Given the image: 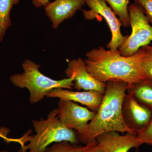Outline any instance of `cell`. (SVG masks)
Listing matches in <instances>:
<instances>
[{
    "instance_id": "5",
    "label": "cell",
    "mask_w": 152,
    "mask_h": 152,
    "mask_svg": "<svg viewBox=\"0 0 152 152\" xmlns=\"http://www.w3.org/2000/svg\"><path fill=\"white\" fill-rule=\"evenodd\" d=\"M128 11L132 33L130 35H128L118 50L125 57L133 56L140 49L149 45L152 41V26L143 9L134 3L129 6Z\"/></svg>"
},
{
    "instance_id": "19",
    "label": "cell",
    "mask_w": 152,
    "mask_h": 152,
    "mask_svg": "<svg viewBox=\"0 0 152 152\" xmlns=\"http://www.w3.org/2000/svg\"><path fill=\"white\" fill-rule=\"evenodd\" d=\"M135 3L143 9L150 23H152V0H134Z\"/></svg>"
},
{
    "instance_id": "9",
    "label": "cell",
    "mask_w": 152,
    "mask_h": 152,
    "mask_svg": "<svg viewBox=\"0 0 152 152\" xmlns=\"http://www.w3.org/2000/svg\"><path fill=\"white\" fill-rule=\"evenodd\" d=\"M65 74L67 78L74 79L73 88L77 91H95L104 95L106 83L99 81L89 73L85 60L79 58L68 64Z\"/></svg>"
},
{
    "instance_id": "10",
    "label": "cell",
    "mask_w": 152,
    "mask_h": 152,
    "mask_svg": "<svg viewBox=\"0 0 152 152\" xmlns=\"http://www.w3.org/2000/svg\"><path fill=\"white\" fill-rule=\"evenodd\" d=\"M96 140L104 152H129L132 148L138 151L142 145L137 135L127 133L121 135L116 132L101 134Z\"/></svg>"
},
{
    "instance_id": "6",
    "label": "cell",
    "mask_w": 152,
    "mask_h": 152,
    "mask_svg": "<svg viewBox=\"0 0 152 152\" xmlns=\"http://www.w3.org/2000/svg\"><path fill=\"white\" fill-rule=\"evenodd\" d=\"M90 10H83L85 18L92 20L101 16L105 20L112 34L111 41L107 45L109 50H116L127 38L128 35L123 36L121 31L122 26L121 22L118 18L110 7L107 5L104 0H86Z\"/></svg>"
},
{
    "instance_id": "4",
    "label": "cell",
    "mask_w": 152,
    "mask_h": 152,
    "mask_svg": "<svg viewBox=\"0 0 152 152\" xmlns=\"http://www.w3.org/2000/svg\"><path fill=\"white\" fill-rule=\"evenodd\" d=\"M23 72L10 77L13 85L20 88H26L30 94V103L34 104L43 99L48 93L57 88L72 90L74 79L67 78L55 80L44 75L39 70L40 65L31 60L26 59L22 64Z\"/></svg>"
},
{
    "instance_id": "23",
    "label": "cell",
    "mask_w": 152,
    "mask_h": 152,
    "mask_svg": "<svg viewBox=\"0 0 152 152\" xmlns=\"http://www.w3.org/2000/svg\"><path fill=\"white\" fill-rule=\"evenodd\" d=\"M0 152H9L8 151L4 150V151H0Z\"/></svg>"
},
{
    "instance_id": "14",
    "label": "cell",
    "mask_w": 152,
    "mask_h": 152,
    "mask_svg": "<svg viewBox=\"0 0 152 152\" xmlns=\"http://www.w3.org/2000/svg\"><path fill=\"white\" fill-rule=\"evenodd\" d=\"M20 0H0V42L3 40L7 29L12 26L10 12Z\"/></svg>"
},
{
    "instance_id": "22",
    "label": "cell",
    "mask_w": 152,
    "mask_h": 152,
    "mask_svg": "<svg viewBox=\"0 0 152 152\" xmlns=\"http://www.w3.org/2000/svg\"><path fill=\"white\" fill-rule=\"evenodd\" d=\"M8 131L5 128L4 129H0V137L4 138H6V136L7 134Z\"/></svg>"
},
{
    "instance_id": "1",
    "label": "cell",
    "mask_w": 152,
    "mask_h": 152,
    "mask_svg": "<svg viewBox=\"0 0 152 152\" xmlns=\"http://www.w3.org/2000/svg\"><path fill=\"white\" fill-rule=\"evenodd\" d=\"M105 92L96 115L84 134L77 135L80 143L85 145L96 140L98 136L110 132L136 134L126 125L122 112L123 99L128 83L111 80L106 83Z\"/></svg>"
},
{
    "instance_id": "20",
    "label": "cell",
    "mask_w": 152,
    "mask_h": 152,
    "mask_svg": "<svg viewBox=\"0 0 152 152\" xmlns=\"http://www.w3.org/2000/svg\"><path fill=\"white\" fill-rule=\"evenodd\" d=\"M80 152H104L102 148L97 143L96 140L85 145L84 148Z\"/></svg>"
},
{
    "instance_id": "15",
    "label": "cell",
    "mask_w": 152,
    "mask_h": 152,
    "mask_svg": "<svg viewBox=\"0 0 152 152\" xmlns=\"http://www.w3.org/2000/svg\"><path fill=\"white\" fill-rule=\"evenodd\" d=\"M110 6L111 9L121 22L124 27H128L130 24L129 7V0H104Z\"/></svg>"
},
{
    "instance_id": "17",
    "label": "cell",
    "mask_w": 152,
    "mask_h": 152,
    "mask_svg": "<svg viewBox=\"0 0 152 152\" xmlns=\"http://www.w3.org/2000/svg\"><path fill=\"white\" fill-rule=\"evenodd\" d=\"M84 146L71 143L67 141L56 143L51 147H48L45 152H80Z\"/></svg>"
},
{
    "instance_id": "7",
    "label": "cell",
    "mask_w": 152,
    "mask_h": 152,
    "mask_svg": "<svg viewBox=\"0 0 152 152\" xmlns=\"http://www.w3.org/2000/svg\"><path fill=\"white\" fill-rule=\"evenodd\" d=\"M57 109L60 121L68 128L75 131L77 135L86 131L89 124L96 114L71 101L59 100Z\"/></svg>"
},
{
    "instance_id": "11",
    "label": "cell",
    "mask_w": 152,
    "mask_h": 152,
    "mask_svg": "<svg viewBox=\"0 0 152 152\" xmlns=\"http://www.w3.org/2000/svg\"><path fill=\"white\" fill-rule=\"evenodd\" d=\"M85 4L86 0H55L44 7L46 15L56 29L63 21L74 17L77 11L82 10Z\"/></svg>"
},
{
    "instance_id": "13",
    "label": "cell",
    "mask_w": 152,
    "mask_h": 152,
    "mask_svg": "<svg viewBox=\"0 0 152 152\" xmlns=\"http://www.w3.org/2000/svg\"><path fill=\"white\" fill-rule=\"evenodd\" d=\"M127 94L139 103L152 110V80L144 78L138 81L128 84Z\"/></svg>"
},
{
    "instance_id": "2",
    "label": "cell",
    "mask_w": 152,
    "mask_h": 152,
    "mask_svg": "<svg viewBox=\"0 0 152 152\" xmlns=\"http://www.w3.org/2000/svg\"><path fill=\"white\" fill-rule=\"evenodd\" d=\"M86 56L87 71L99 81L106 83L118 80L131 84L145 78L138 52L131 56L125 57L118 50H106L99 47L87 52Z\"/></svg>"
},
{
    "instance_id": "18",
    "label": "cell",
    "mask_w": 152,
    "mask_h": 152,
    "mask_svg": "<svg viewBox=\"0 0 152 152\" xmlns=\"http://www.w3.org/2000/svg\"><path fill=\"white\" fill-rule=\"evenodd\" d=\"M137 135L142 144L152 145V120L146 128Z\"/></svg>"
},
{
    "instance_id": "12",
    "label": "cell",
    "mask_w": 152,
    "mask_h": 152,
    "mask_svg": "<svg viewBox=\"0 0 152 152\" xmlns=\"http://www.w3.org/2000/svg\"><path fill=\"white\" fill-rule=\"evenodd\" d=\"M103 97V94L95 91H73L62 88H57L48 93L46 97L58 98L59 100L78 102L96 113L100 105Z\"/></svg>"
},
{
    "instance_id": "16",
    "label": "cell",
    "mask_w": 152,
    "mask_h": 152,
    "mask_svg": "<svg viewBox=\"0 0 152 152\" xmlns=\"http://www.w3.org/2000/svg\"><path fill=\"white\" fill-rule=\"evenodd\" d=\"M137 52L144 76L152 80V45L142 47Z\"/></svg>"
},
{
    "instance_id": "21",
    "label": "cell",
    "mask_w": 152,
    "mask_h": 152,
    "mask_svg": "<svg viewBox=\"0 0 152 152\" xmlns=\"http://www.w3.org/2000/svg\"><path fill=\"white\" fill-rule=\"evenodd\" d=\"M33 4L36 7L39 8L45 7L47 4L50 2L49 0H32Z\"/></svg>"
},
{
    "instance_id": "3",
    "label": "cell",
    "mask_w": 152,
    "mask_h": 152,
    "mask_svg": "<svg viewBox=\"0 0 152 152\" xmlns=\"http://www.w3.org/2000/svg\"><path fill=\"white\" fill-rule=\"evenodd\" d=\"M36 134L29 137V143L19 152H45L53 143L67 141L78 145L80 143L76 131L66 126L59 119L58 109H54L47 119L31 120Z\"/></svg>"
},
{
    "instance_id": "8",
    "label": "cell",
    "mask_w": 152,
    "mask_h": 152,
    "mask_svg": "<svg viewBox=\"0 0 152 152\" xmlns=\"http://www.w3.org/2000/svg\"><path fill=\"white\" fill-rule=\"evenodd\" d=\"M122 112L126 125L137 135L145 129L152 120V110L127 94L123 99Z\"/></svg>"
}]
</instances>
